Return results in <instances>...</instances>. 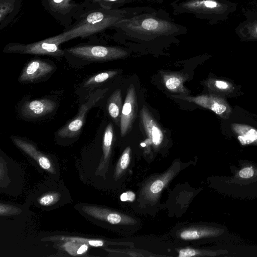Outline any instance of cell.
Listing matches in <instances>:
<instances>
[{"label": "cell", "instance_id": "19", "mask_svg": "<svg viewBox=\"0 0 257 257\" xmlns=\"http://www.w3.org/2000/svg\"><path fill=\"white\" fill-rule=\"evenodd\" d=\"M109 115L114 120H117L121 114L122 101L121 90L117 89L109 97L107 104Z\"/></svg>", "mask_w": 257, "mask_h": 257}, {"label": "cell", "instance_id": "2", "mask_svg": "<svg viewBox=\"0 0 257 257\" xmlns=\"http://www.w3.org/2000/svg\"><path fill=\"white\" fill-rule=\"evenodd\" d=\"M64 56L78 61L94 62L120 59L127 53L124 50L112 46L84 44L64 49Z\"/></svg>", "mask_w": 257, "mask_h": 257}, {"label": "cell", "instance_id": "22", "mask_svg": "<svg viewBox=\"0 0 257 257\" xmlns=\"http://www.w3.org/2000/svg\"><path fill=\"white\" fill-rule=\"evenodd\" d=\"M113 138V126L109 123L105 130L102 141L103 160L105 162L107 161L110 156Z\"/></svg>", "mask_w": 257, "mask_h": 257}, {"label": "cell", "instance_id": "4", "mask_svg": "<svg viewBox=\"0 0 257 257\" xmlns=\"http://www.w3.org/2000/svg\"><path fill=\"white\" fill-rule=\"evenodd\" d=\"M61 44L54 36L29 44L9 43L5 46L3 51L8 53L47 55L60 58L65 54L64 50L60 47Z\"/></svg>", "mask_w": 257, "mask_h": 257}, {"label": "cell", "instance_id": "14", "mask_svg": "<svg viewBox=\"0 0 257 257\" xmlns=\"http://www.w3.org/2000/svg\"><path fill=\"white\" fill-rule=\"evenodd\" d=\"M23 0H0V30L13 23L22 8Z\"/></svg>", "mask_w": 257, "mask_h": 257}, {"label": "cell", "instance_id": "26", "mask_svg": "<svg viewBox=\"0 0 257 257\" xmlns=\"http://www.w3.org/2000/svg\"><path fill=\"white\" fill-rule=\"evenodd\" d=\"M206 85L211 89L222 91H229L232 88L230 83L221 80L210 79L207 82Z\"/></svg>", "mask_w": 257, "mask_h": 257}, {"label": "cell", "instance_id": "12", "mask_svg": "<svg viewBox=\"0 0 257 257\" xmlns=\"http://www.w3.org/2000/svg\"><path fill=\"white\" fill-rule=\"evenodd\" d=\"M140 115L142 123L151 142L155 146H160L164 138L163 132L145 106L141 109Z\"/></svg>", "mask_w": 257, "mask_h": 257}, {"label": "cell", "instance_id": "18", "mask_svg": "<svg viewBox=\"0 0 257 257\" xmlns=\"http://www.w3.org/2000/svg\"><path fill=\"white\" fill-rule=\"evenodd\" d=\"M163 78L166 87L170 91L184 94L187 93V90L183 85L186 78L182 74L165 73L163 75Z\"/></svg>", "mask_w": 257, "mask_h": 257}, {"label": "cell", "instance_id": "31", "mask_svg": "<svg viewBox=\"0 0 257 257\" xmlns=\"http://www.w3.org/2000/svg\"><path fill=\"white\" fill-rule=\"evenodd\" d=\"M136 198L135 194L131 191L124 192L120 196V199L121 201H130L133 202Z\"/></svg>", "mask_w": 257, "mask_h": 257}, {"label": "cell", "instance_id": "24", "mask_svg": "<svg viewBox=\"0 0 257 257\" xmlns=\"http://www.w3.org/2000/svg\"><path fill=\"white\" fill-rule=\"evenodd\" d=\"M117 73V72L115 70L106 71L98 73L87 79L84 83V86L87 87L95 86L113 77Z\"/></svg>", "mask_w": 257, "mask_h": 257}, {"label": "cell", "instance_id": "5", "mask_svg": "<svg viewBox=\"0 0 257 257\" xmlns=\"http://www.w3.org/2000/svg\"><path fill=\"white\" fill-rule=\"evenodd\" d=\"M41 4L44 9L64 29L72 25L86 7L84 2L77 3L74 0H42Z\"/></svg>", "mask_w": 257, "mask_h": 257}, {"label": "cell", "instance_id": "30", "mask_svg": "<svg viewBox=\"0 0 257 257\" xmlns=\"http://www.w3.org/2000/svg\"><path fill=\"white\" fill-rule=\"evenodd\" d=\"M238 174L241 178L248 179L252 177L254 171L252 168L247 167L240 170Z\"/></svg>", "mask_w": 257, "mask_h": 257}, {"label": "cell", "instance_id": "7", "mask_svg": "<svg viewBox=\"0 0 257 257\" xmlns=\"http://www.w3.org/2000/svg\"><path fill=\"white\" fill-rule=\"evenodd\" d=\"M55 70V66L50 61L40 58H34L24 67L19 77L21 83H34L40 81Z\"/></svg>", "mask_w": 257, "mask_h": 257}, {"label": "cell", "instance_id": "3", "mask_svg": "<svg viewBox=\"0 0 257 257\" xmlns=\"http://www.w3.org/2000/svg\"><path fill=\"white\" fill-rule=\"evenodd\" d=\"M237 6V4L229 0H194L187 8H192L198 18L214 25L227 20L236 11Z\"/></svg>", "mask_w": 257, "mask_h": 257}, {"label": "cell", "instance_id": "25", "mask_svg": "<svg viewBox=\"0 0 257 257\" xmlns=\"http://www.w3.org/2000/svg\"><path fill=\"white\" fill-rule=\"evenodd\" d=\"M57 240H61L65 241H70L81 243H86L88 245L95 247L102 246L104 244L103 241L101 240L91 239L77 237H57Z\"/></svg>", "mask_w": 257, "mask_h": 257}, {"label": "cell", "instance_id": "20", "mask_svg": "<svg viewBox=\"0 0 257 257\" xmlns=\"http://www.w3.org/2000/svg\"><path fill=\"white\" fill-rule=\"evenodd\" d=\"M85 8L117 10L124 4V0H84Z\"/></svg>", "mask_w": 257, "mask_h": 257}, {"label": "cell", "instance_id": "13", "mask_svg": "<svg viewBox=\"0 0 257 257\" xmlns=\"http://www.w3.org/2000/svg\"><path fill=\"white\" fill-rule=\"evenodd\" d=\"M224 232L221 228L208 226H197L182 229L179 237L185 241H194L218 236Z\"/></svg>", "mask_w": 257, "mask_h": 257}, {"label": "cell", "instance_id": "29", "mask_svg": "<svg viewBox=\"0 0 257 257\" xmlns=\"http://www.w3.org/2000/svg\"><path fill=\"white\" fill-rule=\"evenodd\" d=\"M82 243L70 241H66L63 246L69 253L72 255H78L79 249Z\"/></svg>", "mask_w": 257, "mask_h": 257}, {"label": "cell", "instance_id": "10", "mask_svg": "<svg viewBox=\"0 0 257 257\" xmlns=\"http://www.w3.org/2000/svg\"><path fill=\"white\" fill-rule=\"evenodd\" d=\"M56 106V102L47 98L29 100L22 104L21 113L25 118L35 119L51 113Z\"/></svg>", "mask_w": 257, "mask_h": 257}, {"label": "cell", "instance_id": "6", "mask_svg": "<svg viewBox=\"0 0 257 257\" xmlns=\"http://www.w3.org/2000/svg\"><path fill=\"white\" fill-rule=\"evenodd\" d=\"M107 90L108 88L97 89L91 93L87 101L80 107L76 117L60 128L58 131V135L62 138H71L76 136L83 125L87 113L103 97Z\"/></svg>", "mask_w": 257, "mask_h": 257}, {"label": "cell", "instance_id": "28", "mask_svg": "<svg viewBox=\"0 0 257 257\" xmlns=\"http://www.w3.org/2000/svg\"><path fill=\"white\" fill-rule=\"evenodd\" d=\"M60 196L56 193H48L41 196L38 200L41 205L47 206L55 203L59 200Z\"/></svg>", "mask_w": 257, "mask_h": 257}, {"label": "cell", "instance_id": "17", "mask_svg": "<svg viewBox=\"0 0 257 257\" xmlns=\"http://www.w3.org/2000/svg\"><path fill=\"white\" fill-rule=\"evenodd\" d=\"M175 172V169L170 170L167 173L150 182L148 185L147 189H145L147 197L151 198L158 195L169 181L174 176L176 173Z\"/></svg>", "mask_w": 257, "mask_h": 257}, {"label": "cell", "instance_id": "16", "mask_svg": "<svg viewBox=\"0 0 257 257\" xmlns=\"http://www.w3.org/2000/svg\"><path fill=\"white\" fill-rule=\"evenodd\" d=\"M12 140L16 145L36 161L42 168L53 172V168L49 159L40 153L33 144L18 137H13Z\"/></svg>", "mask_w": 257, "mask_h": 257}, {"label": "cell", "instance_id": "11", "mask_svg": "<svg viewBox=\"0 0 257 257\" xmlns=\"http://www.w3.org/2000/svg\"><path fill=\"white\" fill-rule=\"evenodd\" d=\"M173 96L194 103L209 109L220 116L228 113L229 110L227 104L223 99L212 95L202 94L196 96L173 95Z\"/></svg>", "mask_w": 257, "mask_h": 257}, {"label": "cell", "instance_id": "15", "mask_svg": "<svg viewBox=\"0 0 257 257\" xmlns=\"http://www.w3.org/2000/svg\"><path fill=\"white\" fill-rule=\"evenodd\" d=\"M83 210L90 216L112 224L131 223L132 220L131 218L121 214L96 207L85 206Z\"/></svg>", "mask_w": 257, "mask_h": 257}, {"label": "cell", "instance_id": "27", "mask_svg": "<svg viewBox=\"0 0 257 257\" xmlns=\"http://www.w3.org/2000/svg\"><path fill=\"white\" fill-rule=\"evenodd\" d=\"M130 147H127L124 150L118 161L116 168V174H119L127 168L130 162Z\"/></svg>", "mask_w": 257, "mask_h": 257}, {"label": "cell", "instance_id": "8", "mask_svg": "<svg viewBox=\"0 0 257 257\" xmlns=\"http://www.w3.org/2000/svg\"><path fill=\"white\" fill-rule=\"evenodd\" d=\"M244 19L235 27V33L242 41H257V2L242 9Z\"/></svg>", "mask_w": 257, "mask_h": 257}, {"label": "cell", "instance_id": "1", "mask_svg": "<svg viewBox=\"0 0 257 257\" xmlns=\"http://www.w3.org/2000/svg\"><path fill=\"white\" fill-rule=\"evenodd\" d=\"M137 10L138 9L124 10L85 8L72 25L56 35V37L63 43L75 38L94 36Z\"/></svg>", "mask_w": 257, "mask_h": 257}, {"label": "cell", "instance_id": "9", "mask_svg": "<svg viewBox=\"0 0 257 257\" xmlns=\"http://www.w3.org/2000/svg\"><path fill=\"white\" fill-rule=\"evenodd\" d=\"M138 109V104L135 88L132 84L127 89V92L123 104L120 114V133L124 136L132 129Z\"/></svg>", "mask_w": 257, "mask_h": 257}, {"label": "cell", "instance_id": "23", "mask_svg": "<svg viewBox=\"0 0 257 257\" xmlns=\"http://www.w3.org/2000/svg\"><path fill=\"white\" fill-rule=\"evenodd\" d=\"M237 134H239L238 139L242 144H249L257 142V131L246 126H238L236 128Z\"/></svg>", "mask_w": 257, "mask_h": 257}, {"label": "cell", "instance_id": "21", "mask_svg": "<svg viewBox=\"0 0 257 257\" xmlns=\"http://www.w3.org/2000/svg\"><path fill=\"white\" fill-rule=\"evenodd\" d=\"M226 250H199L191 248H182L179 250V257H190L193 256H216L227 253Z\"/></svg>", "mask_w": 257, "mask_h": 257}]
</instances>
